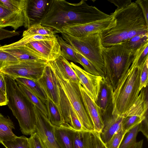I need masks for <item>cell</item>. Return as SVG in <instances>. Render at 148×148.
Segmentation results:
<instances>
[{
  "label": "cell",
  "mask_w": 148,
  "mask_h": 148,
  "mask_svg": "<svg viewBox=\"0 0 148 148\" xmlns=\"http://www.w3.org/2000/svg\"><path fill=\"white\" fill-rule=\"evenodd\" d=\"M123 117L111 114L103 118L104 126L100 133L102 142L106 144L116 133L122 129Z\"/></svg>",
  "instance_id": "18"
},
{
  "label": "cell",
  "mask_w": 148,
  "mask_h": 148,
  "mask_svg": "<svg viewBox=\"0 0 148 148\" xmlns=\"http://www.w3.org/2000/svg\"><path fill=\"white\" fill-rule=\"evenodd\" d=\"M56 79L58 90L59 110L64 125L71 127L69 112L70 103L59 82Z\"/></svg>",
  "instance_id": "23"
},
{
  "label": "cell",
  "mask_w": 148,
  "mask_h": 148,
  "mask_svg": "<svg viewBox=\"0 0 148 148\" xmlns=\"http://www.w3.org/2000/svg\"><path fill=\"white\" fill-rule=\"evenodd\" d=\"M19 32L14 30H10L4 29H0V40L18 36Z\"/></svg>",
  "instance_id": "44"
},
{
  "label": "cell",
  "mask_w": 148,
  "mask_h": 148,
  "mask_svg": "<svg viewBox=\"0 0 148 148\" xmlns=\"http://www.w3.org/2000/svg\"><path fill=\"white\" fill-rule=\"evenodd\" d=\"M27 1V0H0V4L12 11L23 14Z\"/></svg>",
  "instance_id": "33"
},
{
  "label": "cell",
  "mask_w": 148,
  "mask_h": 148,
  "mask_svg": "<svg viewBox=\"0 0 148 148\" xmlns=\"http://www.w3.org/2000/svg\"><path fill=\"white\" fill-rule=\"evenodd\" d=\"M57 33L60 32L50 27L38 23L32 25L24 31L22 37L34 35L54 36Z\"/></svg>",
  "instance_id": "29"
},
{
  "label": "cell",
  "mask_w": 148,
  "mask_h": 148,
  "mask_svg": "<svg viewBox=\"0 0 148 148\" xmlns=\"http://www.w3.org/2000/svg\"><path fill=\"white\" fill-rule=\"evenodd\" d=\"M147 115L140 117L131 116H124L122 121V128L126 134L132 128L139 124Z\"/></svg>",
  "instance_id": "36"
},
{
  "label": "cell",
  "mask_w": 148,
  "mask_h": 148,
  "mask_svg": "<svg viewBox=\"0 0 148 148\" xmlns=\"http://www.w3.org/2000/svg\"><path fill=\"white\" fill-rule=\"evenodd\" d=\"M17 84L20 89L30 102L47 117V112L45 104L26 86L21 84Z\"/></svg>",
  "instance_id": "30"
},
{
  "label": "cell",
  "mask_w": 148,
  "mask_h": 148,
  "mask_svg": "<svg viewBox=\"0 0 148 148\" xmlns=\"http://www.w3.org/2000/svg\"><path fill=\"white\" fill-rule=\"evenodd\" d=\"M57 38L61 49V56L67 60L79 63L74 49L62 37L57 35Z\"/></svg>",
  "instance_id": "32"
},
{
  "label": "cell",
  "mask_w": 148,
  "mask_h": 148,
  "mask_svg": "<svg viewBox=\"0 0 148 148\" xmlns=\"http://www.w3.org/2000/svg\"><path fill=\"white\" fill-rule=\"evenodd\" d=\"M28 139L29 148H45L36 132L32 134Z\"/></svg>",
  "instance_id": "42"
},
{
  "label": "cell",
  "mask_w": 148,
  "mask_h": 148,
  "mask_svg": "<svg viewBox=\"0 0 148 148\" xmlns=\"http://www.w3.org/2000/svg\"><path fill=\"white\" fill-rule=\"evenodd\" d=\"M143 65L138 66L136 61L133 60L132 63L125 67L114 90L112 114L124 117L135 101L140 92Z\"/></svg>",
  "instance_id": "3"
},
{
  "label": "cell",
  "mask_w": 148,
  "mask_h": 148,
  "mask_svg": "<svg viewBox=\"0 0 148 148\" xmlns=\"http://www.w3.org/2000/svg\"><path fill=\"white\" fill-rule=\"evenodd\" d=\"M24 23L23 13L12 11L0 4V29L10 27L16 31Z\"/></svg>",
  "instance_id": "17"
},
{
  "label": "cell",
  "mask_w": 148,
  "mask_h": 148,
  "mask_svg": "<svg viewBox=\"0 0 148 148\" xmlns=\"http://www.w3.org/2000/svg\"><path fill=\"white\" fill-rule=\"evenodd\" d=\"M70 63L79 83L92 99L95 102H96L103 81V77L90 73L73 62Z\"/></svg>",
  "instance_id": "12"
},
{
  "label": "cell",
  "mask_w": 148,
  "mask_h": 148,
  "mask_svg": "<svg viewBox=\"0 0 148 148\" xmlns=\"http://www.w3.org/2000/svg\"><path fill=\"white\" fill-rule=\"evenodd\" d=\"M94 141L92 132L77 131L75 138L74 148H94Z\"/></svg>",
  "instance_id": "24"
},
{
  "label": "cell",
  "mask_w": 148,
  "mask_h": 148,
  "mask_svg": "<svg viewBox=\"0 0 148 148\" xmlns=\"http://www.w3.org/2000/svg\"><path fill=\"white\" fill-rule=\"evenodd\" d=\"M77 132L71 126L64 125L60 126H54V136L60 147L74 148L75 138Z\"/></svg>",
  "instance_id": "19"
},
{
  "label": "cell",
  "mask_w": 148,
  "mask_h": 148,
  "mask_svg": "<svg viewBox=\"0 0 148 148\" xmlns=\"http://www.w3.org/2000/svg\"><path fill=\"white\" fill-rule=\"evenodd\" d=\"M113 91V87L103 78L98 99L95 102L100 109L102 118L112 114Z\"/></svg>",
  "instance_id": "16"
},
{
  "label": "cell",
  "mask_w": 148,
  "mask_h": 148,
  "mask_svg": "<svg viewBox=\"0 0 148 148\" xmlns=\"http://www.w3.org/2000/svg\"><path fill=\"white\" fill-rule=\"evenodd\" d=\"M33 108L36 118V132L45 148H60L54 136V126L48 117L34 105Z\"/></svg>",
  "instance_id": "10"
},
{
  "label": "cell",
  "mask_w": 148,
  "mask_h": 148,
  "mask_svg": "<svg viewBox=\"0 0 148 148\" xmlns=\"http://www.w3.org/2000/svg\"><path fill=\"white\" fill-rule=\"evenodd\" d=\"M52 62L65 79L73 82L79 83L78 79L68 60L60 55Z\"/></svg>",
  "instance_id": "21"
},
{
  "label": "cell",
  "mask_w": 148,
  "mask_h": 148,
  "mask_svg": "<svg viewBox=\"0 0 148 148\" xmlns=\"http://www.w3.org/2000/svg\"><path fill=\"white\" fill-rule=\"evenodd\" d=\"M4 78L7 105L17 119L22 134L30 135L36 132L33 104L20 89L15 80L5 75Z\"/></svg>",
  "instance_id": "4"
},
{
  "label": "cell",
  "mask_w": 148,
  "mask_h": 148,
  "mask_svg": "<svg viewBox=\"0 0 148 148\" xmlns=\"http://www.w3.org/2000/svg\"><path fill=\"white\" fill-rule=\"evenodd\" d=\"M139 132H141L147 139L148 138V124L147 115L139 124Z\"/></svg>",
  "instance_id": "45"
},
{
  "label": "cell",
  "mask_w": 148,
  "mask_h": 148,
  "mask_svg": "<svg viewBox=\"0 0 148 148\" xmlns=\"http://www.w3.org/2000/svg\"><path fill=\"white\" fill-rule=\"evenodd\" d=\"M136 100L124 116H131L144 117L147 114V86L143 88Z\"/></svg>",
  "instance_id": "20"
},
{
  "label": "cell",
  "mask_w": 148,
  "mask_h": 148,
  "mask_svg": "<svg viewBox=\"0 0 148 148\" xmlns=\"http://www.w3.org/2000/svg\"><path fill=\"white\" fill-rule=\"evenodd\" d=\"M14 124L9 117L3 116L0 113V143L10 140L16 136L13 132L14 129Z\"/></svg>",
  "instance_id": "22"
},
{
  "label": "cell",
  "mask_w": 148,
  "mask_h": 148,
  "mask_svg": "<svg viewBox=\"0 0 148 148\" xmlns=\"http://www.w3.org/2000/svg\"><path fill=\"white\" fill-rule=\"evenodd\" d=\"M50 0H27L23 13L24 27L28 29L38 23L42 18Z\"/></svg>",
  "instance_id": "13"
},
{
  "label": "cell",
  "mask_w": 148,
  "mask_h": 148,
  "mask_svg": "<svg viewBox=\"0 0 148 148\" xmlns=\"http://www.w3.org/2000/svg\"><path fill=\"white\" fill-rule=\"evenodd\" d=\"M5 75L4 73L0 71V90L6 96Z\"/></svg>",
  "instance_id": "48"
},
{
  "label": "cell",
  "mask_w": 148,
  "mask_h": 148,
  "mask_svg": "<svg viewBox=\"0 0 148 148\" xmlns=\"http://www.w3.org/2000/svg\"><path fill=\"white\" fill-rule=\"evenodd\" d=\"M2 144L5 148H29V139L24 136H17L12 140L3 142Z\"/></svg>",
  "instance_id": "34"
},
{
  "label": "cell",
  "mask_w": 148,
  "mask_h": 148,
  "mask_svg": "<svg viewBox=\"0 0 148 148\" xmlns=\"http://www.w3.org/2000/svg\"><path fill=\"white\" fill-rule=\"evenodd\" d=\"M79 85L85 108L93 125L94 131L100 133L104 126L100 109L79 82Z\"/></svg>",
  "instance_id": "14"
},
{
  "label": "cell",
  "mask_w": 148,
  "mask_h": 148,
  "mask_svg": "<svg viewBox=\"0 0 148 148\" xmlns=\"http://www.w3.org/2000/svg\"><path fill=\"white\" fill-rule=\"evenodd\" d=\"M112 15L89 5L84 0L77 3L65 0H50L38 23L60 33L62 27L73 24H84L110 18Z\"/></svg>",
  "instance_id": "1"
},
{
  "label": "cell",
  "mask_w": 148,
  "mask_h": 148,
  "mask_svg": "<svg viewBox=\"0 0 148 148\" xmlns=\"http://www.w3.org/2000/svg\"><path fill=\"white\" fill-rule=\"evenodd\" d=\"M15 80L17 83L26 86L45 104L47 97L37 81L23 77L17 78Z\"/></svg>",
  "instance_id": "26"
},
{
  "label": "cell",
  "mask_w": 148,
  "mask_h": 148,
  "mask_svg": "<svg viewBox=\"0 0 148 148\" xmlns=\"http://www.w3.org/2000/svg\"><path fill=\"white\" fill-rule=\"evenodd\" d=\"M33 55L48 62L61 55V49L57 37L28 43L24 45Z\"/></svg>",
  "instance_id": "9"
},
{
  "label": "cell",
  "mask_w": 148,
  "mask_h": 148,
  "mask_svg": "<svg viewBox=\"0 0 148 148\" xmlns=\"http://www.w3.org/2000/svg\"><path fill=\"white\" fill-rule=\"evenodd\" d=\"M1 49L16 58L19 62L41 60L31 53L25 45Z\"/></svg>",
  "instance_id": "25"
},
{
  "label": "cell",
  "mask_w": 148,
  "mask_h": 148,
  "mask_svg": "<svg viewBox=\"0 0 148 148\" xmlns=\"http://www.w3.org/2000/svg\"><path fill=\"white\" fill-rule=\"evenodd\" d=\"M79 63L83 67L86 71L95 75L101 76L94 66L86 58L75 50Z\"/></svg>",
  "instance_id": "38"
},
{
  "label": "cell",
  "mask_w": 148,
  "mask_h": 148,
  "mask_svg": "<svg viewBox=\"0 0 148 148\" xmlns=\"http://www.w3.org/2000/svg\"><path fill=\"white\" fill-rule=\"evenodd\" d=\"M139 125L135 126L126 133L127 134L119 148H130L136 143V137L139 132Z\"/></svg>",
  "instance_id": "35"
},
{
  "label": "cell",
  "mask_w": 148,
  "mask_h": 148,
  "mask_svg": "<svg viewBox=\"0 0 148 148\" xmlns=\"http://www.w3.org/2000/svg\"><path fill=\"white\" fill-rule=\"evenodd\" d=\"M112 20L100 33L103 47L119 44L138 34H148L147 25L141 10L135 2L111 14Z\"/></svg>",
  "instance_id": "2"
},
{
  "label": "cell",
  "mask_w": 148,
  "mask_h": 148,
  "mask_svg": "<svg viewBox=\"0 0 148 148\" xmlns=\"http://www.w3.org/2000/svg\"><path fill=\"white\" fill-rule=\"evenodd\" d=\"M108 1L117 6L116 9L117 10L130 5L132 2L131 0H110Z\"/></svg>",
  "instance_id": "47"
},
{
  "label": "cell",
  "mask_w": 148,
  "mask_h": 148,
  "mask_svg": "<svg viewBox=\"0 0 148 148\" xmlns=\"http://www.w3.org/2000/svg\"><path fill=\"white\" fill-rule=\"evenodd\" d=\"M69 112L71 127L77 131L83 130L79 118L70 103Z\"/></svg>",
  "instance_id": "40"
},
{
  "label": "cell",
  "mask_w": 148,
  "mask_h": 148,
  "mask_svg": "<svg viewBox=\"0 0 148 148\" xmlns=\"http://www.w3.org/2000/svg\"><path fill=\"white\" fill-rule=\"evenodd\" d=\"M125 134L122 129L115 133L105 144L107 148H119Z\"/></svg>",
  "instance_id": "39"
},
{
  "label": "cell",
  "mask_w": 148,
  "mask_h": 148,
  "mask_svg": "<svg viewBox=\"0 0 148 148\" xmlns=\"http://www.w3.org/2000/svg\"><path fill=\"white\" fill-rule=\"evenodd\" d=\"M104 78L114 90L126 66L132 63L134 53L119 44L103 47Z\"/></svg>",
  "instance_id": "5"
},
{
  "label": "cell",
  "mask_w": 148,
  "mask_h": 148,
  "mask_svg": "<svg viewBox=\"0 0 148 148\" xmlns=\"http://www.w3.org/2000/svg\"><path fill=\"white\" fill-rule=\"evenodd\" d=\"M112 20V15L108 19L87 24L65 25L62 27L60 33L76 38L83 37L100 33L109 26Z\"/></svg>",
  "instance_id": "11"
},
{
  "label": "cell",
  "mask_w": 148,
  "mask_h": 148,
  "mask_svg": "<svg viewBox=\"0 0 148 148\" xmlns=\"http://www.w3.org/2000/svg\"><path fill=\"white\" fill-rule=\"evenodd\" d=\"M45 105L47 112L48 118L51 124L55 126L64 125L63 119L59 109L48 97Z\"/></svg>",
  "instance_id": "28"
},
{
  "label": "cell",
  "mask_w": 148,
  "mask_h": 148,
  "mask_svg": "<svg viewBox=\"0 0 148 148\" xmlns=\"http://www.w3.org/2000/svg\"><path fill=\"white\" fill-rule=\"evenodd\" d=\"M148 42V34L136 35L119 44L134 53L139 48Z\"/></svg>",
  "instance_id": "27"
},
{
  "label": "cell",
  "mask_w": 148,
  "mask_h": 148,
  "mask_svg": "<svg viewBox=\"0 0 148 148\" xmlns=\"http://www.w3.org/2000/svg\"><path fill=\"white\" fill-rule=\"evenodd\" d=\"M0 45V71L3 69L19 62L15 57L2 49Z\"/></svg>",
  "instance_id": "37"
},
{
  "label": "cell",
  "mask_w": 148,
  "mask_h": 148,
  "mask_svg": "<svg viewBox=\"0 0 148 148\" xmlns=\"http://www.w3.org/2000/svg\"><path fill=\"white\" fill-rule=\"evenodd\" d=\"M94 136V148H107L105 144L102 142L100 137V133L94 131L92 132Z\"/></svg>",
  "instance_id": "46"
},
{
  "label": "cell",
  "mask_w": 148,
  "mask_h": 148,
  "mask_svg": "<svg viewBox=\"0 0 148 148\" xmlns=\"http://www.w3.org/2000/svg\"><path fill=\"white\" fill-rule=\"evenodd\" d=\"M37 81L47 97L52 101L59 110V95L57 83L53 71L48 64L42 77Z\"/></svg>",
  "instance_id": "15"
},
{
  "label": "cell",
  "mask_w": 148,
  "mask_h": 148,
  "mask_svg": "<svg viewBox=\"0 0 148 148\" xmlns=\"http://www.w3.org/2000/svg\"><path fill=\"white\" fill-rule=\"evenodd\" d=\"M148 58L143 64L140 73L139 90L140 91L143 88L148 86Z\"/></svg>",
  "instance_id": "41"
},
{
  "label": "cell",
  "mask_w": 148,
  "mask_h": 148,
  "mask_svg": "<svg viewBox=\"0 0 148 148\" xmlns=\"http://www.w3.org/2000/svg\"><path fill=\"white\" fill-rule=\"evenodd\" d=\"M143 144L142 142L139 141L137 142L134 145L130 148H143Z\"/></svg>",
  "instance_id": "50"
},
{
  "label": "cell",
  "mask_w": 148,
  "mask_h": 148,
  "mask_svg": "<svg viewBox=\"0 0 148 148\" xmlns=\"http://www.w3.org/2000/svg\"><path fill=\"white\" fill-rule=\"evenodd\" d=\"M48 65L47 62L43 60L21 62L4 68L0 71L14 80L23 77L37 81Z\"/></svg>",
  "instance_id": "8"
},
{
  "label": "cell",
  "mask_w": 148,
  "mask_h": 148,
  "mask_svg": "<svg viewBox=\"0 0 148 148\" xmlns=\"http://www.w3.org/2000/svg\"><path fill=\"white\" fill-rule=\"evenodd\" d=\"M8 99L5 95L0 90V106L7 105Z\"/></svg>",
  "instance_id": "49"
},
{
  "label": "cell",
  "mask_w": 148,
  "mask_h": 148,
  "mask_svg": "<svg viewBox=\"0 0 148 148\" xmlns=\"http://www.w3.org/2000/svg\"><path fill=\"white\" fill-rule=\"evenodd\" d=\"M57 37V35L54 36L34 35L23 37L19 40L9 45L1 46V49H7L13 47L22 46L26 44L36 41L51 39Z\"/></svg>",
  "instance_id": "31"
},
{
  "label": "cell",
  "mask_w": 148,
  "mask_h": 148,
  "mask_svg": "<svg viewBox=\"0 0 148 148\" xmlns=\"http://www.w3.org/2000/svg\"><path fill=\"white\" fill-rule=\"evenodd\" d=\"M62 37L74 50L88 60L101 76L104 77L103 57V47L100 33L82 38H76L61 33Z\"/></svg>",
  "instance_id": "6"
},
{
  "label": "cell",
  "mask_w": 148,
  "mask_h": 148,
  "mask_svg": "<svg viewBox=\"0 0 148 148\" xmlns=\"http://www.w3.org/2000/svg\"><path fill=\"white\" fill-rule=\"evenodd\" d=\"M135 2L140 8L146 24L148 26V0H138Z\"/></svg>",
  "instance_id": "43"
},
{
  "label": "cell",
  "mask_w": 148,
  "mask_h": 148,
  "mask_svg": "<svg viewBox=\"0 0 148 148\" xmlns=\"http://www.w3.org/2000/svg\"><path fill=\"white\" fill-rule=\"evenodd\" d=\"M48 64L77 115L83 130L90 132L94 131L93 125L83 103L79 87V83L73 82L65 79L52 61L48 62Z\"/></svg>",
  "instance_id": "7"
}]
</instances>
